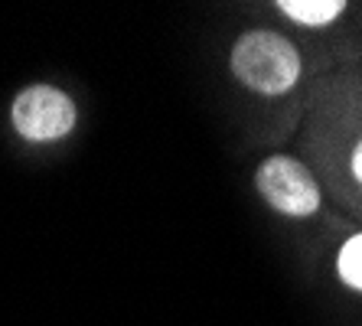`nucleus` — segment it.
I'll return each mask as SVG.
<instances>
[{
    "label": "nucleus",
    "mask_w": 362,
    "mask_h": 326,
    "mask_svg": "<svg viewBox=\"0 0 362 326\" xmlns=\"http://www.w3.org/2000/svg\"><path fill=\"white\" fill-rule=\"evenodd\" d=\"M232 72L258 95H284L300 78V56L278 33H245L232 50Z\"/></svg>",
    "instance_id": "1"
},
{
    "label": "nucleus",
    "mask_w": 362,
    "mask_h": 326,
    "mask_svg": "<svg viewBox=\"0 0 362 326\" xmlns=\"http://www.w3.org/2000/svg\"><path fill=\"white\" fill-rule=\"evenodd\" d=\"M255 183L274 209L291 219H307L320 209V190L313 183L310 170L294 157H268L258 167Z\"/></svg>",
    "instance_id": "2"
},
{
    "label": "nucleus",
    "mask_w": 362,
    "mask_h": 326,
    "mask_svg": "<svg viewBox=\"0 0 362 326\" xmlns=\"http://www.w3.org/2000/svg\"><path fill=\"white\" fill-rule=\"evenodd\" d=\"M76 124V105L49 85H30L13 101V127L26 141H59Z\"/></svg>",
    "instance_id": "3"
},
{
    "label": "nucleus",
    "mask_w": 362,
    "mask_h": 326,
    "mask_svg": "<svg viewBox=\"0 0 362 326\" xmlns=\"http://www.w3.org/2000/svg\"><path fill=\"white\" fill-rule=\"evenodd\" d=\"M278 10L287 20L303 26H327L333 20H339V13L346 10L343 0H281Z\"/></svg>",
    "instance_id": "4"
},
{
    "label": "nucleus",
    "mask_w": 362,
    "mask_h": 326,
    "mask_svg": "<svg viewBox=\"0 0 362 326\" xmlns=\"http://www.w3.org/2000/svg\"><path fill=\"white\" fill-rule=\"evenodd\" d=\"M337 274L346 287L362 293V232L353 235L337 255Z\"/></svg>",
    "instance_id": "5"
},
{
    "label": "nucleus",
    "mask_w": 362,
    "mask_h": 326,
    "mask_svg": "<svg viewBox=\"0 0 362 326\" xmlns=\"http://www.w3.org/2000/svg\"><path fill=\"white\" fill-rule=\"evenodd\" d=\"M353 176L362 183V141L356 144V151H353Z\"/></svg>",
    "instance_id": "6"
}]
</instances>
